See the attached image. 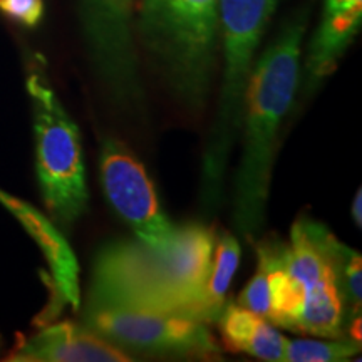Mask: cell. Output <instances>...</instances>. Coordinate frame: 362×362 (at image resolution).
<instances>
[{
    "label": "cell",
    "instance_id": "17",
    "mask_svg": "<svg viewBox=\"0 0 362 362\" xmlns=\"http://www.w3.org/2000/svg\"><path fill=\"white\" fill-rule=\"evenodd\" d=\"M351 215L354 223L357 225V228L362 226V189H357L354 200H352V206H351Z\"/></svg>",
    "mask_w": 362,
    "mask_h": 362
},
{
    "label": "cell",
    "instance_id": "16",
    "mask_svg": "<svg viewBox=\"0 0 362 362\" xmlns=\"http://www.w3.org/2000/svg\"><path fill=\"white\" fill-rule=\"evenodd\" d=\"M0 12L24 27H37L42 21L44 0H0Z\"/></svg>",
    "mask_w": 362,
    "mask_h": 362
},
{
    "label": "cell",
    "instance_id": "11",
    "mask_svg": "<svg viewBox=\"0 0 362 362\" xmlns=\"http://www.w3.org/2000/svg\"><path fill=\"white\" fill-rule=\"evenodd\" d=\"M362 24V0H325L322 16L309 44L304 66V89L314 94L334 74L339 61Z\"/></svg>",
    "mask_w": 362,
    "mask_h": 362
},
{
    "label": "cell",
    "instance_id": "15",
    "mask_svg": "<svg viewBox=\"0 0 362 362\" xmlns=\"http://www.w3.org/2000/svg\"><path fill=\"white\" fill-rule=\"evenodd\" d=\"M237 304L243 309L253 312V314L269 317L270 293H269V277L267 269L260 260H257V270L250 282L245 285L237 298Z\"/></svg>",
    "mask_w": 362,
    "mask_h": 362
},
{
    "label": "cell",
    "instance_id": "1",
    "mask_svg": "<svg viewBox=\"0 0 362 362\" xmlns=\"http://www.w3.org/2000/svg\"><path fill=\"white\" fill-rule=\"evenodd\" d=\"M309 12L287 21L253 64L243 101V148L233 183L232 223L240 237L255 242L269 205L275 144L302 78V40Z\"/></svg>",
    "mask_w": 362,
    "mask_h": 362
},
{
    "label": "cell",
    "instance_id": "13",
    "mask_svg": "<svg viewBox=\"0 0 362 362\" xmlns=\"http://www.w3.org/2000/svg\"><path fill=\"white\" fill-rule=\"evenodd\" d=\"M240 257H242V248L232 233L223 232L216 235L210 274H208L202 296L194 305L193 320L206 325L218 320L225 307L226 293L238 269Z\"/></svg>",
    "mask_w": 362,
    "mask_h": 362
},
{
    "label": "cell",
    "instance_id": "6",
    "mask_svg": "<svg viewBox=\"0 0 362 362\" xmlns=\"http://www.w3.org/2000/svg\"><path fill=\"white\" fill-rule=\"evenodd\" d=\"M84 325L121 351L215 361L221 349L208 325L187 317L117 305L88 304ZM126 352V351H124Z\"/></svg>",
    "mask_w": 362,
    "mask_h": 362
},
{
    "label": "cell",
    "instance_id": "9",
    "mask_svg": "<svg viewBox=\"0 0 362 362\" xmlns=\"http://www.w3.org/2000/svg\"><path fill=\"white\" fill-rule=\"evenodd\" d=\"M0 203L19 220V223L24 226L30 238L37 243L45 262H47L54 292V302H51L47 309V314H51L47 320H51L52 314H57L64 304H69L74 310H79V262L76 259V253L72 252L69 242L61 233V230L37 208L11 193L4 192L2 188H0Z\"/></svg>",
    "mask_w": 362,
    "mask_h": 362
},
{
    "label": "cell",
    "instance_id": "8",
    "mask_svg": "<svg viewBox=\"0 0 362 362\" xmlns=\"http://www.w3.org/2000/svg\"><path fill=\"white\" fill-rule=\"evenodd\" d=\"M99 173L107 202L138 240L158 250L168 247L176 226L163 214L153 181L133 151L117 139H106Z\"/></svg>",
    "mask_w": 362,
    "mask_h": 362
},
{
    "label": "cell",
    "instance_id": "4",
    "mask_svg": "<svg viewBox=\"0 0 362 362\" xmlns=\"http://www.w3.org/2000/svg\"><path fill=\"white\" fill-rule=\"evenodd\" d=\"M277 4L279 0H218L223 76L202 163L200 200L206 214H214L223 202L226 171L242 128L247 84Z\"/></svg>",
    "mask_w": 362,
    "mask_h": 362
},
{
    "label": "cell",
    "instance_id": "2",
    "mask_svg": "<svg viewBox=\"0 0 362 362\" xmlns=\"http://www.w3.org/2000/svg\"><path fill=\"white\" fill-rule=\"evenodd\" d=\"M216 233L211 226H176L163 250L141 240L104 245L93 265L88 304L117 305L192 319L210 274Z\"/></svg>",
    "mask_w": 362,
    "mask_h": 362
},
{
    "label": "cell",
    "instance_id": "3",
    "mask_svg": "<svg viewBox=\"0 0 362 362\" xmlns=\"http://www.w3.org/2000/svg\"><path fill=\"white\" fill-rule=\"evenodd\" d=\"M136 30L176 101L189 111H202L215 76L218 0H143Z\"/></svg>",
    "mask_w": 362,
    "mask_h": 362
},
{
    "label": "cell",
    "instance_id": "10",
    "mask_svg": "<svg viewBox=\"0 0 362 362\" xmlns=\"http://www.w3.org/2000/svg\"><path fill=\"white\" fill-rule=\"evenodd\" d=\"M8 361L17 362H129L119 347L90 330L88 325L59 322L33 337L24 339L11 352Z\"/></svg>",
    "mask_w": 362,
    "mask_h": 362
},
{
    "label": "cell",
    "instance_id": "7",
    "mask_svg": "<svg viewBox=\"0 0 362 362\" xmlns=\"http://www.w3.org/2000/svg\"><path fill=\"white\" fill-rule=\"evenodd\" d=\"M79 21L104 93L117 107H138L143 86L134 45L133 0H81Z\"/></svg>",
    "mask_w": 362,
    "mask_h": 362
},
{
    "label": "cell",
    "instance_id": "5",
    "mask_svg": "<svg viewBox=\"0 0 362 362\" xmlns=\"http://www.w3.org/2000/svg\"><path fill=\"white\" fill-rule=\"evenodd\" d=\"M27 93L33 104L35 173L42 200L59 225L71 226L89 205L79 128L44 76L30 74Z\"/></svg>",
    "mask_w": 362,
    "mask_h": 362
},
{
    "label": "cell",
    "instance_id": "14",
    "mask_svg": "<svg viewBox=\"0 0 362 362\" xmlns=\"http://www.w3.org/2000/svg\"><path fill=\"white\" fill-rule=\"evenodd\" d=\"M361 352L356 339H297L285 342L284 362H342Z\"/></svg>",
    "mask_w": 362,
    "mask_h": 362
},
{
    "label": "cell",
    "instance_id": "12",
    "mask_svg": "<svg viewBox=\"0 0 362 362\" xmlns=\"http://www.w3.org/2000/svg\"><path fill=\"white\" fill-rule=\"evenodd\" d=\"M221 344L228 352L248 354L269 362H282L285 339L265 317L238 304L225 305L218 317Z\"/></svg>",
    "mask_w": 362,
    "mask_h": 362
}]
</instances>
